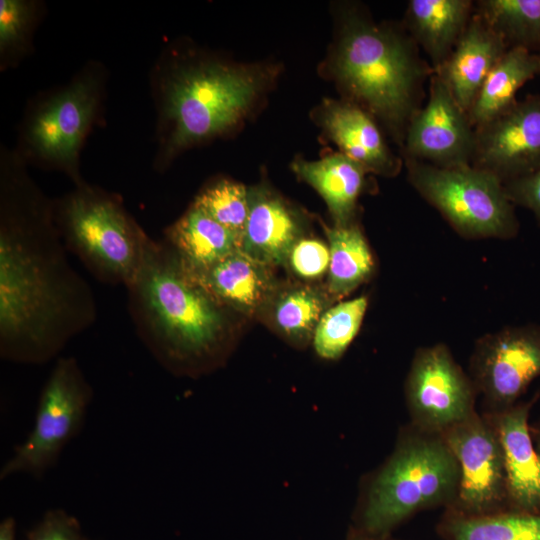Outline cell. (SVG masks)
<instances>
[{
	"instance_id": "cell-2",
	"label": "cell",
	"mask_w": 540,
	"mask_h": 540,
	"mask_svg": "<svg viewBox=\"0 0 540 540\" xmlns=\"http://www.w3.org/2000/svg\"><path fill=\"white\" fill-rule=\"evenodd\" d=\"M268 81L260 67L165 52L153 73L158 112L155 167L239 124Z\"/></svg>"
},
{
	"instance_id": "cell-22",
	"label": "cell",
	"mask_w": 540,
	"mask_h": 540,
	"mask_svg": "<svg viewBox=\"0 0 540 540\" xmlns=\"http://www.w3.org/2000/svg\"><path fill=\"white\" fill-rule=\"evenodd\" d=\"M165 243L188 272L215 265L240 248V239L193 204L165 230Z\"/></svg>"
},
{
	"instance_id": "cell-7",
	"label": "cell",
	"mask_w": 540,
	"mask_h": 540,
	"mask_svg": "<svg viewBox=\"0 0 540 540\" xmlns=\"http://www.w3.org/2000/svg\"><path fill=\"white\" fill-rule=\"evenodd\" d=\"M106 80V68L90 61L68 83L30 103L16 148L27 164L58 170L74 186L85 181L80 173V153L100 121Z\"/></svg>"
},
{
	"instance_id": "cell-21",
	"label": "cell",
	"mask_w": 540,
	"mask_h": 540,
	"mask_svg": "<svg viewBox=\"0 0 540 540\" xmlns=\"http://www.w3.org/2000/svg\"><path fill=\"white\" fill-rule=\"evenodd\" d=\"M292 169L324 199L335 226L354 222L357 200L369 173L363 166L339 152L317 161L298 159Z\"/></svg>"
},
{
	"instance_id": "cell-29",
	"label": "cell",
	"mask_w": 540,
	"mask_h": 540,
	"mask_svg": "<svg viewBox=\"0 0 540 540\" xmlns=\"http://www.w3.org/2000/svg\"><path fill=\"white\" fill-rule=\"evenodd\" d=\"M33 0L0 1V68L16 65L29 52L41 13Z\"/></svg>"
},
{
	"instance_id": "cell-14",
	"label": "cell",
	"mask_w": 540,
	"mask_h": 540,
	"mask_svg": "<svg viewBox=\"0 0 540 540\" xmlns=\"http://www.w3.org/2000/svg\"><path fill=\"white\" fill-rule=\"evenodd\" d=\"M471 165L503 184L540 169V95H528L475 128Z\"/></svg>"
},
{
	"instance_id": "cell-11",
	"label": "cell",
	"mask_w": 540,
	"mask_h": 540,
	"mask_svg": "<svg viewBox=\"0 0 540 540\" xmlns=\"http://www.w3.org/2000/svg\"><path fill=\"white\" fill-rule=\"evenodd\" d=\"M476 388L453 358L437 343L419 348L406 380V399L413 427L442 435L475 413Z\"/></svg>"
},
{
	"instance_id": "cell-25",
	"label": "cell",
	"mask_w": 540,
	"mask_h": 540,
	"mask_svg": "<svg viewBox=\"0 0 540 540\" xmlns=\"http://www.w3.org/2000/svg\"><path fill=\"white\" fill-rule=\"evenodd\" d=\"M335 298L327 288L297 284L277 289L270 299L272 322L277 330L297 343L313 339L323 314Z\"/></svg>"
},
{
	"instance_id": "cell-32",
	"label": "cell",
	"mask_w": 540,
	"mask_h": 540,
	"mask_svg": "<svg viewBox=\"0 0 540 540\" xmlns=\"http://www.w3.org/2000/svg\"><path fill=\"white\" fill-rule=\"evenodd\" d=\"M27 540H86L76 518L63 509L48 510L28 532Z\"/></svg>"
},
{
	"instance_id": "cell-8",
	"label": "cell",
	"mask_w": 540,
	"mask_h": 540,
	"mask_svg": "<svg viewBox=\"0 0 540 540\" xmlns=\"http://www.w3.org/2000/svg\"><path fill=\"white\" fill-rule=\"evenodd\" d=\"M403 161L414 190L463 238L511 239L518 234L515 206L496 176L472 165L442 168Z\"/></svg>"
},
{
	"instance_id": "cell-27",
	"label": "cell",
	"mask_w": 540,
	"mask_h": 540,
	"mask_svg": "<svg viewBox=\"0 0 540 540\" xmlns=\"http://www.w3.org/2000/svg\"><path fill=\"white\" fill-rule=\"evenodd\" d=\"M474 11L509 49L540 51V0H479Z\"/></svg>"
},
{
	"instance_id": "cell-37",
	"label": "cell",
	"mask_w": 540,
	"mask_h": 540,
	"mask_svg": "<svg viewBox=\"0 0 540 540\" xmlns=\"http://www.w3.org/2000/svg\"><path fill=\"white\" fill-rule=\"evenodd\" d=\"M537 55H538V58H539V62H540V51L537 52ZM539 76H540V72H539Z\"/></svg>"
},
{
	"instance_id": "cell-35",
	"label": "cell",
	"mask_w": 540,
	"mask_h": 540,
	"mask_svg": "<svg viewBox=\"0 0 540 540\" xmlns=\"http://www.w3.org/2000/svg\"><path fill=\"white\" fill-rule=\"evenodd\" d=\"M530 431L536 450L540 454V423L537 426L530 427Z\"/></svg>"
},
{
	"instance_id": "cell-1",
	"label": "cell",
	"mask_w": 540,
	"mask_h": 540,
	"mask_svg": "<svg viewBox=\"0 0 540 540\" xmlns=\"http://www.w3.org/2000/svg\"><path fill=\"white\" fill-rule=\"evenodd\" d=\"M15 149H0V357L40 365L92 326L97 309L45 195Z\"/></svg>"
},
{
	"instance_id": "cell-13",
	"label": "cell",
	"mask_w": 540,
	"mask_h": 540,
	"mask_svg": "<svg viewBox=\"0 0 540 540\" xmlns=\"http://www.w3.org/2000/svg\"><path fill=\"white\" fill-rule=\"evenodd\" d=\"M474 145L475 128L468 113L434 72L428 98L407 127L402 158L442 168L471 165Z\"/></svg>"
},
{
	"instance_id": "cell-34",
	"label": "cell",
	"mask_w": 540,
	"mask_h": 540,
	"mask_svg": "<svg viewBox=\"0 0 540 540\" xmlns=\"http://www.w3.org/2000/svg\"><path fill=\"white\" fill-rule=\"evenodd\" d=\"M0 540H16V522L12 516L1 521Z\"/></svg>"
},
{
	"instance_id": "cell-20",
	"label": "cell",
	"mask_w": 540,
	"mask_h": 540,
	"mask_svg": "<svg viewBox=\"0 0 540 540\" xmlns=\"http://www.w3.org/2000/svg\"><path fill=\"white\" fill-rule=\"evenodd\" d=\"M473 13L471 0H411L405 14L406 30L435 70L451 54Z\"/></svg>"
},
{
	"instance_id": "cell-30",
	"label": "cell",
	"mask_w": 540,
	"mask_h": 540,
	"mask_svg": "<svg viewBox=\"0 0 540 540\" xmlns=\"http://www.w3.org/2000/svg\"><path fill=\"white\" fill-rule=\"evenodd\" d=\"M192 204L233 232L241 242L249 214V190L242 184L217 180L202 189Z\"/></svg>"
},
{
	"instance_id": "cell-36",
	"label": "cell",
	"mask_w": 540,
	"mask_h": 540,
	"mask_svg": "<svg viewBox=\"0 0 540 540\" xmlns=\"http://www.w3.org/2000/svg\"><path fill=\"white\" fill-rule=\"evenodd\" d=\"M350 540H384V539H376V538H372L370 536L365 535V536L354 537Z\"/></svg>"
},
{
	"instance_id": "cell-16",
	"label": "cell",
	"mask_w": 540,
	"mask_h": 540,
	"mask_svg": "<svg viewBox=\"0 0 540 540\" xmlns=\"http://www.w3.org/2000/svg\"><path fill=\"white\" fill-rule=\"evenodd\" d=\"M327 135L341 153L363 166L369 173L397 175L403 165L387 145L376 119L356 103L330 101L322 116Z\"/></svg>"
},
{
	"instance_id": "cell-9",
	"label": "cell",
	"mask_w": 540,
	"mask_h": 540,
	"mask_svg": "<svg viewBox=\"0 0 540 540\" xmlns=\"http://www.w3.org/2000/svg\"><path fill=\"white\" fill-rule=\"evenodd\" d=\"M93 389L74 357H58L41 390L32 429L3 464L0 480L43 477L83 428Z\"/></svg>"
},
{
	"instance_id": "cell-33",
	"label": "cell",
	"mask_w": 540,
	"mask_h": 540,
	"mask_svg": "<svg viewBox=\"0 0 540 540\" xmlns=\"http://www.w3.org/2000/svg\"><path fill=\"white\" fill-rule=\"evenodd\" d=\"M503 185L513 205L531 211L540 226V169L529 176Z\"/></svg>"
},
{
	"instance_id": "cell-28",
	"label": "cell",
	"mask_w": 540,
	"mask_h": 540,
	"mask_svg": "<svg viewBox=\"0 0 540 540\" xmlns=\"http://www.w3.org/2000/svg\"><path fill=\"white\" fill-rule=\"evenodd\" d=\"M368 300L359 296L331 306L321 317L313 344L319 356L339 358L357 335L363 321Z\"/></svg>"
},
{
	"instance_id": "cell-23",
	"label": "cell",
	"mask_w": 540,
	"mask_h": 540,
	"mask_svg": "<svg viewBox=\"0 0 540 540\" xmlns=\"http://www.w3.org/2000/svg\"><path fill=\"white\" fill-rule=\"evenodd\" d=\"M539 72L537 53L519 47L508 49L487 75L468 111L472 126L476 128L510 109L517 102L519 89Z\"/></svg>"
},
{
	"instance_id": "cell-10",
	"label": "cell",
	"mask_w": 540,
	"mask_h": 540,
	"mask_svg": "<svg viewBox=\"0 0 540 540\" xmlns=\"http://www.w3.org/2000/svg\"><path fill=\"white\" fill-rule=\"evenodd\" d=\"M442 437L460 472L457 494L448 511L474 517L508 510L502 448L489 418L475 412Z\"/></svg>"
},
{
	"instance_id": "cell-31",
	"label": "cell",
	"mask_w": 540,
	"mask_h": 540,
	"mask_svg": "<svg viewBox=\"0 0 540 540\" xmlns=\"http://www.w3.org/2000/svg\"><path fill=\"white\" fill-rule=\"evenodd\" d=\"M286 264L304 280H316L328 272L330 249L328 243L315 238H300L292 247Z\"/></svg>"
},
{
	"instance_id": "cell-4",
	"label": "cell",
	"mask_w": 540,
	"mask_h": 540,
	"mask_svg": "<svg viewBox=\"0 0 540 540\" xmlns=\"http://www.w3.org/2000/svg\"><path fill=\"white\" fill-rule=\"evenodd\" d=\"M419 50L407 30L350 9L332 58L333 74L350 101L383 123L400 147L434 73Z\"/></svg>"
},
{
	"instance_id": "cell-17",
	"label": "cell",
	"mask_w": 540,
	"mask_h": 540,
	"mask_svg": "<svg viewBox=\"0 0 540 540\" xmlns=\"http://www.w3.org/2000/svg\"><path fill=\"white\" fill-rule=\"evenodd\" d=\"M271 268L238 248L208 269H183L222 306L252 315L265 308L277 290Z\"/></svg>"
},
{
	"instance_id": "cell-15",
	"label": "cell",
	"mask_w": 540,
	"mask_h": 540,
	"mask_svg": "<svg viewBox=\"0 0 540 540\" xmlns=\"http://www.w3.org/2000/svg\"><path fill=\"white\" fill-rule=\"evenodd\" d=\"M535 399L486 414L502 448L511 511L540 513V454L528 424Z\"/></svg>"
},
{
	"instance_id": "cell-19",
	"label": "cell",
	"mask_w": 540,
	"mask_h": 540,
	"mask_svg": "<svg viewBox=\"0 0 540 540\" xmlns=\"http://www.w3.org/2000/svg\"><path fill=\"white\" fill-rule=\"evenodd\" d=\"M301 233V220L285 200L262 187L249 190L241 250L267 266L284 265Z\"/></svg>"
},
{
	"instance_id": "cell-3",
	"label": "cell",
	"mask_w": 540,
	"mask_h": 540,
	"mask_svg": "<svg viewBox=\"0 0 540 540\" xmlns=\"http://www.w3.org/2000/svg\"><path fill=\"white\" fill-rule=\"evenodd\" d=\"M126 289L137 333L162 366L182 370L217 353L228 328L227 308L185 272L165 242L151 239Z\"/></svg>"
},
{
	"instance_id": "cell-26",
	"label": "cell",
	"mask_w": 540,
	"mask_h": 540,
	"mask_svg": "<svg viewBox=\"0 0 540 540\" xmlns=\"http://www.w3.org/2000/svg\"><path fill=\"white\" fill-rule=\"evenodd\" d=\"M440 533L445 540H540V513L506 510L468 517L447 511Z\"/></svg>"
},
{
	"instance_id": "cell-5",
	"label": "cell",
	"mask_w": 540,
	"mask_h": 540,
	"mask_svg": "<svg viewBox=\"0 0 540 540\" xmlns=\"http://www.w3.org/2000/svg\"><path fill=\"white\" fill-rule=\"evenodd\" d=\"M64 245L99 281L127 287L138 274L151 238L116 193L86 181L54 200Z\"/></svg>"
},
{
	"instance_id": "cell-18",
	"label": "cell",
	"mask_w": 540,
	"mask_h": 540,
	"mask_svg": "<svg viewBox=\"0 0 540 540\" xmlns=\"http://www.w3.org/2000/svg\"><path fill=\"white\" fill-rule=\"evenodd\" d=\"M508 49L474 11L451 54L434 72L468 113L487 75Z\"/></svg>"
},
{
	"instance_id": "cell-6",
	"label": "cell",
	"mask_w": 540,
	"mask_h": 540,
	"mask_svg": "<svg viewBox=\"0 0 540 540\" xmlns=\"http://www.w3.org/2000/svg\"><path fill=\"white\" fill-rule=\"evenodd\" d=\"M459 478L458 463L442 435L413 427L370 486L362 514L365 534L385 539L416 512L438 505L449 507Z\"/></svg>"
},
{
	"instance_id": "cell-24",
	"label": "cell",
	"mask_w": 540,
	"mask_h": 540,
	"mask_svg": "<svg viewBox=\"0 0 540 540\" xmlns=\"http://www.w3.org/2000/svg\"><path fill=\"white\" fill-rule=\"evenodd\" d=\"M330 249L327 290L341 298L355 290L373 273L374 259L369 245L353 222L347 226H324Z\"/></svg>"
},
{
	"instance_id": "cell-12",
	"label": "cell",
	"mask_w": 540,
	"mask_h": 540,
	"mask_svg": "<svg viewBox=\"0 0 540 540\" xmlns=\"http://www.w3.org/2000/svg\"><path fill=\"white\" fill-rule=\"evenodd\" d=\"M469 368L488 413L511 407L540 376V325L508 326L485 334L475 343Z\"/></svg>"
}]
</instances>
